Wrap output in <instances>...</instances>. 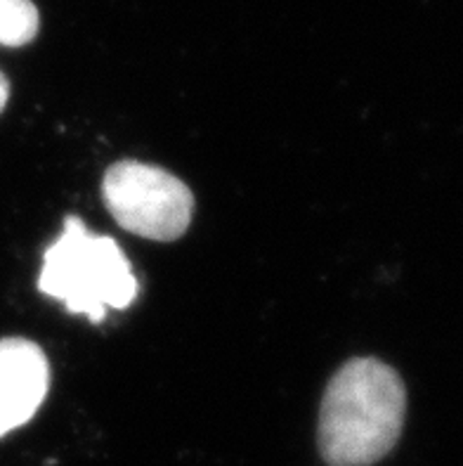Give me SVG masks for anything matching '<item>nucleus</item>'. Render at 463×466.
Returning <instances> with one entry per match:
<instances>
[{"label": "nucleus", "mask_w": 463, "mask_h": 466, "mask_svg": "<svg viewBox=\"0 0 463 466\" xmlns=\"http://www.w3.org/2000/svg\"><path fill=\"white\" fill-rule=\"evenodd\" d=\"M407 390L386 362L359 358L328 381L319 410V450L328 466H371L395 448Z\"/></svg>", "instance_id": "f257e3e1"}, {"label": "nucleus", "mask_w": 463, "mask_h": 466, "mask_svg": "<svg viewBox=\"0 0 463 466\" xmlns=\"http://www.w3.org/2000/svg\"><path fill=\"white\" fill-rule=\"evenodd\" d=\"M50 386V365L34 341L0 339V438L38 412Z\"/></svg>", "instance_id": "20e7f679"}, {"label": "nucleus", "mask_w": 463, "mask_h": 466, "mask_svg": "<svg viewBox=\"0 0 463 466\" xmlns=\"http://www.w3.org/2000/svg\"><path fill=\"white\" fill-rule=\"evenodd\" d=\"M38 289L69 313L100 322L106 310L136 301L140 284L112 237L93 235L81 218L69 216L62 235L45 248Z\"/></svg>", "instance_id": "f03ea898"}, {"label": "nucleus", "mask_w": 463, "mask_h": 466, "mask_svg": "<svg viewBox=\"0 0 463 466\" xmlns=\"http://www.w3.org/2000/svg\"><path fill=\"white\" fill-rule=\"evenodd\" d=\"M35 34L38 10L31 0H0V46H26Z\"/></svg>", "instance_id": "39448f33"}, {"label": "nucleus", "mask_w": 463, "mask_h": 466, "mask_svg": "<svg viewBox=\"0 0 463 466\" xmlns=\"http://www.w3.org/2000/svg\"><path fill=\"white\" fill-rule=\"evenodd\" d=\"M102 197L124 230L154 242H173L192 223L189 187L156 166L118 161L106 171Z\"/></svg>", "instance_id": "7ed1b4c3"}, {"label": "nucleus", "mask_w": 463, "mask_h": 466, "mask_svg": "<svg viewBox=\"0 0 463 466\" xmlns=\"http://www.w3.org/2000/svg\"><path fill=\"white\" fill-rule=\"evenodd\" d=\"M7 97H10V83H7V78L0 74V112H3V106L7 105Z\"/></svg>", "instance_id": "423d86ee"}]
</instances>
